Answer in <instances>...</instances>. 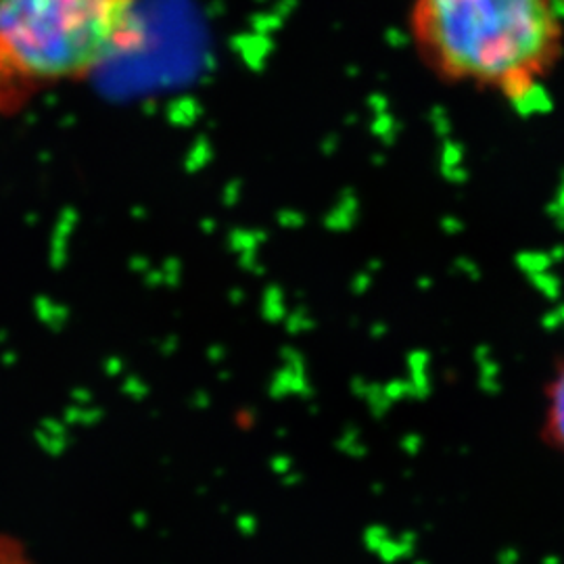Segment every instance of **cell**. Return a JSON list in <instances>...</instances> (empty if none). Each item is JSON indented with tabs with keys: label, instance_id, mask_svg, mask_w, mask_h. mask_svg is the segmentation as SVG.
I'll return each instance as SVG.
<instances>
[{
	"label": "cell",
	"instance_id": "1",
	"mask_svg": "<svg viewBox=\"0 0 564 564\" xmlns=\"http://www.w3.org/2000/svg\"><path fill=\"white\" fill-rule=\"evenodd\" d=\"M410 39L435 78L521 101L563 57L552 0H410Z\"/></svg>",
	"mask_w": 564,
	"mask_h": 564
},
{
	"label": "cell",
	"instance_id": "2",
	"mask_svg": "<svg viewBox=\"0 0 564 564\" xmlns=\"http://www.w3.org/2000/svg\"><path fill=\"white\" fill-rule=\"evenodd\" d=\"M137 0H0V97L80 80L134 41Z\"/></svg>",
	"mask_w": 564,
	"mask_h": 564
},
{
	"label": "cell",
	"instance_id": "3",
	"mask_svg": "<svg viewBox=\"0 0 564 564\" xmlns=\"http://www.w3.org/2000/svg\"><path fill=\"white\" fill-rule=\"evenodd\" d=\"M538 437L550 454L564 463V354L554 360L542 387Z\"/></svg>",
	"mask_w": 564,
	"mask_h": 564
},
{
	"label": "cell",
	"instance_id": "4",
	"mask_svg": "<svg viewBox=\"0 0 564 564\" xmlns=\"http://www.w3.org/2000/svg\"><path fill=\"white\" fill-rule=\"evenodd\" d=\"M0 564H32L20 545L11 540H0Z\"/></svg>",
	"mask_w": 564,
	"mask_h": 564
}]
</instances>
